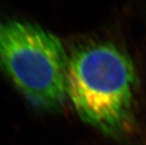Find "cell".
I'll return each mask as SVG.
<instances>
[{"instance_id":"obj_1","label":"cell","mask_w":146,"mask_h":145,"mask_svg":"<svg viewBox=\"0 0 146 145\" xmlns=\"http://www.w3.org/2000/svg\"><path fill=\"white\" fill-rule=\"evenodd\" d=\"M137 77L129 55L115 44L93 41L68 58L67 92L82 121L114 137L131 122Z\"/></svg>"},{"instance_id":"obj_2","label":"cell","mask_w":146,"mask_h":145,"mask_svg":"<svg viewBox=\"0 0 146 145\" xmlns=\"http://www.w3.org/2000/svg\"><path fill=\"white\" fill-rule=\"evenodd\" d=\"M68 65L54 34L27 22L0 21V68L33 107L54 111L61 106Z\"/></svg>"}]
</instances>
